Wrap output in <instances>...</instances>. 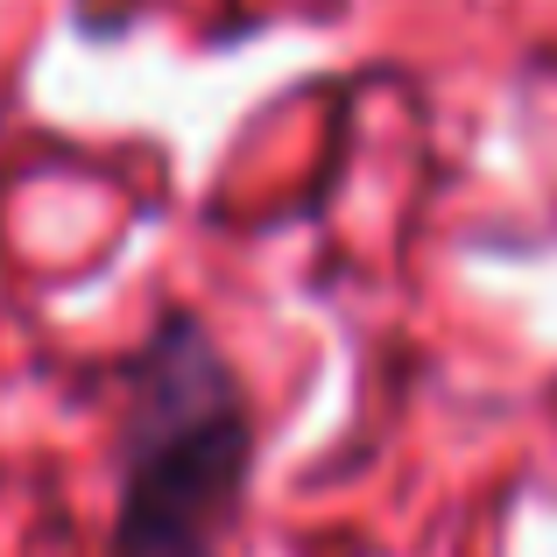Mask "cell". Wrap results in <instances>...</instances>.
I'll use <instances>...</instances> for the list:
<instances>
[{
    "instance_id": "obj_1",
    "label": "cell",
    "mask_w": 557,
    "mask_h": 557,
    "mask_svg": "<svg viewBox=\"0 0 557 557\" xmlns=\"http://www.w3.org/2000/svg\"><path fill=\"white\" fill-rule=\"evenodd\" d=\"M255 473V417L233 360L170 311L121 368V508L113 557H226Z\"/></svg>"
}]
</instances>
